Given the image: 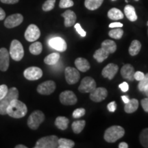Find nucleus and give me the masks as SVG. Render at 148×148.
I'll return each instance as SVG.
<instances>
[{
    "label": "nucleus",
    "mask_w": 148,
    "mask_h": 148,
    "mask_svg": "<svg viewBox=\"0 0 148 148\" xmlns=\"http://www.w3.org/2000/svg\"><path fill=\"white\" fill-rule=\"evenodd\" d=\"M107 108H108V110L111 112H113L116 110V104L115 101H111L110 103H109L107 106Z\"/></svg>",
    "instance_id": "obj_43"
},
{
    "label": "nucleus",
    "mask_w": 148,
    "mask_h": 148,
    "mask_svg": "<svg viewBox=\"0 0 148 148\" xmlns=\"http://www.w3.org/2000/svg\"><path fill=\"white\" fill-rule=\"evenodd\" d=\"M60 101L66 106L74 105L77 103V99L75 94L71 90H64L60 95Z\"/></svg>",
    "instance_id": "obj_9"
},
{
    "label": "nucleus",
    "mask_w": 148,
    "mask_h": 148,
    "mask_svg": "<svg viewBox=\"0 0 148 148\" xmlns=\"http://www.w3.org/2000/svg\"><path fill=\"white\" fill-rule=\"evenodd\" d=\"M142 108L146 112H148V97L147 98H144L141 100Z\"/></svg>",
    "instance_id": "obj_42"
},
{
    "label": "nucleus",
    "mask_w": 148,
    "mask_h": 148,
    "mask_svg": "<svg viewBox=\"0 0 148 148\" xmlns=\"http://www.w3.org/2000/svg\"><path fill=\"white\" fill-rule=\"evenodd\" d=\"M119 87L121 88V90L123 92H126L129 89V85L127 82H124L121 83V84H120L119 85Z\"/></svg>",
    "instance_id": "obj_44"
},
{
    "label": "nucleus",
    "mask_w": 148,
    "mask_h": 148,
    "mask_svg": "<svg viewBox=\"0 0 148 148\" xmlns=\"http://www.w3.org/2000/svg\"><path fill=\"white\" fill-rule=\"evenodd\" d=\"M140 143L145 148H148V128L142 130L139 136Z\"/></svg>",
    "instance_id": "obj_33"
},
{
    "label": "nucleus",
    "mask_w": 148,
    "mask_h": 148,
    "mask_svg": "<svg viewBox=\"0 0 148 148\" xmlns=\"http://www.w3.org/2000/svg\"><path fill=\"white\" fill-rule=\"evenodd\" d=\"M75 29H76L77 32L78 33V34L80 35L81 36H82V37L86 36V33L84 30V29L82 28V27H81L80 24H79V23H76V24H75Z\"/></svg>",
    "instance_id": "obj_40"
},
{
    "label": "nucleus",
    "mask_w": 148,
    "mask_h": 148,
    "mask_svg": "<svg viewBox=\"0 0 148 148\" xmlns=\"http://www.w3.org/2000/svg\"><path fill=\"white\" fill-rule=\"evenodd\" d=\"M74 5L73 1L72 0H60L59 3V7L60 8H66L73 6Z\"/></svg>",
    "instance_id": "obj_36"
},
{
    "label": "nucleus",
    "mask_w": 148,
    "mask_h": 148,
    "mask_svg": "<svg viewBox=\"0 0 148 148\" xmlns=\"http://www.w3.org/2000/svg\"><path fill=\"white\" fill-rule=\"evenodd\" d=\"M75 145V143L72 140L67 138H58V148H72Z\"/></svg>",
    "instance_id": "obj_31"
},
{
    "label": "nucleus",
    "mask_w": 148,
    "mask_h": 148,
    "mask_svg": "<svg viewBox=\"0 0 148 148\" xmlns=\"http://www.w3.org/2000/svg\"><path fill=\"white\" fill-rule=\"evenodd\" d=\"M112 1H114V0H112Z\"/></svg>",
    "instance_id": "obj_53"
},
{
    "label": "nucleus",
    "mask_w": 148,
    "mask_h": 148,
    "mask_svg": "<svg viewBox=\"0 0 148 148\" xmlns=\"http://www.w3.org/2000/svg\"><path fill=\"white\" fill-rule=\"evenodd\" d=\"M141 49V44L137 40H132L129 47V53L132 56L137 55Z\"/></svg>",
    "instance_id": "obj_27"
},
{
    "label": "nucleus",
    "mask_w": 148,
    "mask_h": 148,
    "mask_svg": "<svg viewBox=\"0 0 148 148\" xmlns=\"http://www.w3.org/2000/svg\"><path fill=\"white\" fill-rule=\"evenodd\" d=\"M10 62V53L5 48L0 49V70L6 71L9 67Z\"/></svg>",
    "instance_id": "obj_15"
},
{
    "label": "nucleus",
    "mask_w": 148,
    "mask_h": 148,
    "mask_svg": "<svg viewBox=\"0 0 148 148\" xmlns=\"http://www.w3.org/2000/svg\"><path fill=\"white\" fill-rule=\"evenodd\" d=\"M144 76H145V74H144L143 72H141V71L134 72V79H136V80H137V81L141 80V79L144 77Z\"/></svg>",
    "instance_id": "obj_41"
},
{
    "label": "nucleus",
    "mask_w": 148,
    "mask_h": 148,
    "mask_svg": "<svg viewBox=\"0 0 148 148\" xmlns=\"http://www.w3.org/2000/svg\"><path fill=\"white\" fill-rule=\"evenodd\" d=\"M101 47L109 53H113L116 50V45L113 40H105L101 43Z\"/></svg>",
    "instance_id": "obj_24"
},
{
    "label": "nucleus",
    "mask_w": 148,
    "mask_h": 148,
    "mask_svg": "<svg viewBox=\"0 0 148 148\" xmlns=\"http://www.w3.org/2000/svg\"><path fill=\"white\" fill-rule=\"evenodd\" d=\"M1 3H6V4H14L18 2L19 0H0Z\"/></svg>",
    "instance_id": "obj_45"
},
{
    "label": "nucleus",
    "mask_w": 148,
    "mask_h": 148,
    "mask_svg": "<svg viewBox=\"0 0 148 148\" xmlns=\"http://www.w3.org/2000/svg\"><path fill=\"white\" fill-rule=\"evenodd\" d=\"M23 75L28 80H37L42 77V71L36 66H30L24 71Z\"/></svg>",
    "instance_id": "obj_11"
},
{
    "label": "nucleus",
    "mask_w": 148,
    "mask_h": 148,
    "mask_svg": "<svg viewBox=\"0 0 148 148\" xmlns=\"http://www.w3.org/2000/svg\"><path fill=\"white\" fill-rule=\"evenodd\" d=\"M10 56L15 61H20L24 56L23 47L18 40H13L11 42L10 47Z\"/></svg>",
    "instance_id": "obj_6"
},
{
    "label": "nucleus",
    "mask_w": 148,
    "mask_h": 148,
    "mask_svg": "<svg viewBox=\"0 0 148 148\" xmlns=\"http://www.w3.org/2000/svg\"><path fill=\"white\" fill-rule=\"evenodd\" d=\"M51 47L58 51H64L66 49V43L63 38L60 37H53L49 40Z\"/></svg>",
    "instance_id": "obj_16"
},
{
    "label": "nucleus",
    "mask_w": 148,
    "mask_h": 148,
    "mask_svg": "<svg viewBox=\"0 0 148 148\" xmlns=\"http://www.w3.org/2000/svg\"><path fill=\"white\" fill-rule=\"evenodd\" d=\"M121 99H122V100L123 101V102H124L125 103H127L130 101V99L128 98V97H127V96H126V95L121 96Z\"/></svg>",
    "instance_id": "obj_49"
},
{
    "label": "nucleus",
    "mask_w": 148,
    "mask_h": 148,
    "mask_svg": "<svg viewBox=\"0 0 148 148\" xmlns=\"http://www.w3.org/2000/svg\"><path fill=\"white\" fill-rule=\"evenodd\" d=\"M58 146V137L55 135H51L38 139L34 148H56Z\"/></svg>",
    "instance_id": "obj_4"
},
{
    "label": "nucleus",
    "mask_w": 148,
    "mask_h": 148,
    "mask_svg": "<svg viewBox=\"0 0 148 148\" xmlns=\"http://www.w3.org/2000/svg\"><path fill=\"white\" fill-rule=\"evenodd\" d=\"M27 108L23 102L18 99H14L11 101L6 109V114L15 119H20L26 115Z\"/></svg>",
    "instance_id": "obj_1"
},
{
    "label": "nucleus",
    "mask_w": 148,
    "mask_h": 148,
    "mask_svg": "<svg viewBox=\"0 0 148 148\" xmlns=\"http://www.w3.org/2000/svg\"><path fill=\"white\" fill-rule=\"evenodd\" d=\"M45 119V114L40 110H35L29 116L27 125L30 129L36 130Z\"/></svg>",
    "instance_id": "obj_5"
},
{
    "label": "nucleus",
    "mask_w": 148,
    "mask_h": 148,
    "mask_svg": "<svg viewBox=\"0 0 148 148\" xmlns=\"http://www.w3.org/2000/svg\"><path fill=\"white\" fill-rule=\"evenodd\" d=\"M143 92H144V93H145V95L148 97V84L146 85L145 87H144Z\"/></svg>",
    "instance_id": "obj_50"
},
{
    "label": "nucleus",
    "mask_w": 148,
    "mask_h": 148,
    "mask_svg": "<svg viewBox=\"0 0 148 148\" xmlns=\"http://www.w3.org/2000/svg\"><path fill=\"white\" fill-rule=\"evenodd\" d=\"M86 113V110L84 108H77L73 112L72 116L73 118H79L81 116H83Z\"/></svg>",
    "instance_id": "obj_38"
},
{
    "label": "nucleus",
    "mask_w": 148,
    "mask_h": 148,
    "mask_svg": "<svg viewBox=\"0 0 148 148\" xmlns=\"http://www.w3.org/2000/svg\"><path fill=\"white\" fill-rule=\"evenodd\" d=\"M118 69H119V67L116 64L110 63L103 68L102 71H101V74H102V76L105 78L112 79L115 76Z\"/></svg>",
    "instance_id": "obj_17"
},
{
    "label": "nucleus",
    "mask_w": 148,
    "mask_h": 148,
    "mask_svg": "<svg viewBox=\"0 0 148 148\" xmlns=\"http://www.w3.org/2000/svg\"><path fill=\"white\" fill-rule=\"evenodd\" d=\"M125 130L123 127L119 125H113L108 127L105 131L104 140L108 143H114L124 136Z\"/></svg>",
    "instance_id": "obj_2"
},
{
    "label": "nucleus",
    "mask_w": 148,
    "mask_h": 148,
    "mask_svg": "<svg viewBox=\"0 0 148 148\" xmlns=\"http://www.w3.org/2000/svg\"><path fill=\"white\" fill-rule=\"evenodd\" d=\"M5 17V12L2 8H0V21L3 20Z\"/></svg>",
    "instance_id": "obj_47"
},
{
    "label": "nucleus",
    "mask_w": 148,
    "mask_h": 148,
    "mask_svg": "<svg viewBox=\"0 0 148 148\" xmlns=\"http://www.w3.org/2000/svg\"><path fill=\"white\" fill-rule=\"evenodd\" d=\"M123 27V24L119 23V22H114V23H111L109 25V27L113 28V27Z\"/></svg>",
    "instance_id": "obj_46"
},
{
    "label": "nucleus",
    "mask_w": 148,
    "mask_h": 148,
    "mask_svg": "<svg viewBox=\"0 0 148 148\" xmlns=\"http://www.w3.org/2000/svg\"><path fill=\"white\" fill-rule=\"evenodd\" d=\"M15 148H27V147L23 145H17L15 146Z\"/></svg>",
    "instance_id": "obj_51"
},
{
    "label": "nucleus",
    "mask_w": 148,
    "mask_h": 148,
    "mask_svg": "<svg viewBox=\"0 0 148 148\" xmlns=\"http://www.w3.org/2000/svg\"><path fill=\"white\" fill-rule=\"evenodd\" d=\"M23 21V16L21 14H13L5 19L4 25L7 28H13L21 24Z\"/></svg>",
    "instance_id": "obj_12"
},
{
    "label": "nucleus",
    "mask_w": 148,
    "mask_h": 148,
    "mask_svg": "<svg viewBox=\"0 0 148 148\" xmlns=\"http://www.w3.org/2000/svg\"><path fill=\"white\" fill-rule=\"evenodd\" d=\"M148 84V73L147 74H145V76L141 80L139 81V83H138V88L139 89L140 91L143 92V88L145 86Z\"/></svg>",
    "instance_id": "obj_37"
},
{
    "label": "nucleus",
    "mask_w": 148,
    "mask_h": 148,
    "mask_svg": "<svg viewBox=\"0 0 148 148\" xmlns=\"http://www.w3.org/2000/svg\"><path fill=\"white\" fill-rule=\"evenodd\" d=\"M64 73H65L66 82L69 84H73L77 83L80 77V74H79L78 70L73 67H71V66L66 67Z\"/></svg>",
    "instance_id": "obj_10"
},
{
    "label": "nucleus",
    "mask_w": 148,
    "mask_h": 148,
    "mask_svg": "<svg viewBox=\"0 0 148 148\" xmlns=\"http://www.w3.org/2000/svg\"><path fill=\"white\" fill-rule=\"evenodd\" d=\"M108 95V91L105 88H96L90 92V98L95 102H100L105 99Z\"/></svg>",
    "instance_id": "obj_14"
},
{
    "label": "nucleus",
    "mask_w": 148,
    "mask_h": 148,
    "mask_svg": "<svg viewBox=\"0 0 148 148\" xmlns=\"http://www.w3.org/2000/svg\"><path fill=\"white\" fill-rule=\"evenodd\" d=\"M147 25H148V23H147Z\"/></svg>",
    "instance_id": "obj_54"
},
{
    "label": "nucleus",
    "mask_w": 148,
    "mask_h": 148,
    "mask_svg": "<svg viewBox=\"0 0 148 148\" xmlns=\"http://www.w3.org/2000/svg\"><path fill=\"white\" fill-rule=\"evenodd\" d=\"M8 88L6 85L5 84L0 85V100L5 97V95H6L7 92H8Z\"/></svg>",
    "instance_id": "obj_39"
},
{
    "label": "nucleus",
    "mask_w": 148,
    "mask_h": 148,
    "mask_svg": "<svg viewBox=\"0 0 148 148\" xmlns=\"http://www.w3.org/2000/svg\"><path fill=\"white\" fill-rule=\"evenodd\" d=\"M25 38L27 41L33 42L36 41L39 38L40 36V31L39 28L34 24L29 25L26 29L25 32Z\"/></svg>",
    "instance_id": "obj_8"
},
{
    "label": "nucleus",
    "mask_w": 148,
    "mask_h": 148,
    "mask_svg": "<svg viewBox=\"0 0 148 148\" xmlns=\"http://www.w3.org/2000/svg\"><path fill=\"white\" fill-rule=\"evenodd\" d=\"M95 79L90 77H85L81 81L78 90L81 92H90L96 88Z\"/></svg>",
    "instance_id": "obj_7"
},
{
    "label": "nucleus",
    "mask_w": 148,
    "mask_h": 148,
    "mask_svg": "<svg viewBox=\"0 0 148 148\" xmlns=\"http://www.w3.org/2000/svg\"><path fill=\"white\" fill-rule=\"evenodd\" d=\"M138 108V101L136 99H130L124 106V110L127 113H132Z\"/></svg>",
    "instance_id": "obj_21"
},
{
    "label": "nucleus",
    "mask_w": 148,
    "mask_h": 148,
    "mask_svg": "<svg viewBox=\"0 0 148 148\" xmlns=\"http://www.w3.org/2000/svg\"><path fill=\"white\" fill-rule=\"evenodd\" d=\"M55 3L56 0H47V1H45V2L43 3L42 6V10L48 12V11L53 10V8H54Z\"/></svg>",
    "instance_id": "obj_35"
},
{
    "label": "nucleus",
    "mask_w": 148,
    "mask_h": 148,
    "mask_svg": "<svg viewBox=\"0 0 148 148\" xmlns=\"http://www.w3.org/2000/svg\"><path fill=\"white\" fill-rule=\"evenodd\" d=\"M134 1H139V0H134Z\"/></svg>",
    "instance_id": "obj_52"
},
{
    "label": "nucleus",
    "mask_w": 148,
    "mask_h": 148,
    "mask_svg": "<svg viewBox=\"0 0 148 148\" xmlns=\"http://www.w3.org/2000/svg\"><path fill=\"white\" fill-rule=\"evenodd\" d=\"M103 0H85L84 5L90 10H95L99 8L102 4Z\"/></svg>",
    "instance_id": "obj_25"
},
{
    "label": "nucleus",
    "mask_w": 148,
    "mask_h": 148,
    "mask_svg": "<svg viewBox=\"0 0 148 148\" xmlns=\"http://www.w3.org/2000/svg\"><path fill=\"white\" fill-rule=\"evenodd\" d=\"M85 125H86V121L84 120H78L72 123L71 127L75 134H79L84 128Z\"/></svg>",
    "instance_id": "obj_29"
},
{
    "label": "nucleus",
    "mask_w": 148,
    "mask_h": 148,
    "mask_svg": "<svg viewBox=\"0 0 148 148\" xmlns=\"http://www.w3.org/2000/svg\"><path fill=\"white\" fill-rule=\"evenodd\" d=\"M124 13L126 17L128 18L130 21H135L137 19V15H136L135 9L132 5H127L124 8Z\"/></svg>",
    "instance_id": "obj_23"
},
{
    "label": "nucleus",
    "mask_w": 148,
    "mask_h": 148,
    "mask_svg": "<svg viewBox=\"0 0 148 148\" xmlns=\"http://www.w3.org/2000/svg\"><path fill=\"white\" fill-rule=\"evenodd\" d=\"M108 16L111 20H119L123 18V14L119 9L113 8L108 11Z\"/></svg>",
    "instance_id": "obj_28"
},
{
    "label": "nucleus",
    "mask_w": 148,
    "mask_h": 148,
    "mask_svg": "<svg viewBox=\"0 0 148 148\" xmlns=\"http://www.w3.org/2000/svg\"><path fill=\"white\" fill-rule=\"evenodd\" d=\"M134 67L130 64H126L122 66L121 69V74L123 78L129 79V80H134Z\"/></svg>",
    "instance_id": "obj_19"
},
{
    "label": "nucleus",
    "mask_w": 148,
    "mask_h": 148,
    "mask_svg": "<svg viewBox=\"0 0 148 148\" xmlns=\"http://www.w3.org/2000/svg\"><path fill=\"white\" fill-rule=\"evenodd\" d=\"M119 148H128V145H127V143H125V142H122V143H119Z\"/></svg>",
    "instance_id": "obj_48"
},
{
    "label": "nucleus",
    "mask_w": 148,
    "mask_h": 148,
    "mask_svg": "<svg viewBox=\"0 0 148 148\" xmlns=\"http://www.w3.org/2000/svg\"><path fill=\"white\" fill-rule=\"evenodd\" d=\"M60 59V54L58 53H52L47 56L44 59V62L49 65H53L58 62Z\"/></svg>",
    "instance_id": "obj_30"
},
{
    "label": "nucleus",
    "mask_w": 148,
    "mask_h": 148,
    "mask_svg": "<svg viewBox=\"0 0 148 148\" xmlns=\"http://www.w3.org/2000/svg\"><path fill=\"white\" fill-rule=\"evenodd\" d=\"M18 91L17 88L15 87H12L8 89V92L5 97L0 100V114H6V109L8 105L10 104L11 101L14 99H18Z\"/></svg>",
    "instance_id": "obj_3"
},
{
    "label": "nucleus",
    "mask_w": 148,
    "mask_h": 148,
    "mask_svg": "<svg viewBox=\"0 0 148 148\" xmlns=\"http://www.w3.org/2000/svg\"><path fill=\"white\" fill-rule=\"evenodd\" d=\"M62 16L64 18V25L65 27H71L75 23L76 21V14L71 10H66L62 14Z\"/></svg>",
    "instance_id": "obj_18"
},
{
    "label": "nucleus",
    "mask_w": 148,
    "mask_h": 148,
    "mask_svg": "<svg viewBox=\"0 0 148 148\" xmlns=\"http://www.w3.org/2000/svg\"><path fill=\"white\" fill-rule=\"evenodd\" d=\"M109 53L108 51H106L105 49H103L102 47L99 48L97 50L95 51V52L93 54V58L97 61L98 62H102L103 60H106L108 58Z\"/></svg>",
    "instance_id": "obj_22"
},
{
    "label": "nucleus",
    "mask_w": 148,
    "mask_h": 148,
    "mask_svg": "<svg viewBox=\"0 0 148 148\" xmlns=\"http://www.w3.org/2000/svg\"><path fill=\"white\" fill-rule=\"evenodd\" d=\"M75 64L77 70L82 72H86L90 69L89 62L84 58H77L75 60Z\"/></svg>",
    "instance_id": "obj_20"
},
{
    "label": "nucleus",
    "mask_w": 148,
    "mask_h": 148,
    "mask_svg": "<svg viewBox=\"0 0 148 148\" xmlns=\"http://www.w3.org/2000/svg\"><path fill=\"white\" fill-rule=\"evenodd\" d=\"M123 34V31L120 28H116L114 29H111L109 32L108 35L111 38L114 39H120Z\"/></svg>",
    "instance_id": "obj_34"
},
{
    "label": "nucleus",
    "mask_w": 148,
    "mask_h": 148,
    "mask_svg": "<svg viewBox=\"0 0 148 148\" xmlns=\"http://www.w3.org/2000/svg\"><path fill=\"white\" fill-rule=\"evenodd\" d=\"M29 51L31 53L34 55H38L42 52V45L41 42H34L29 46Z\"/></svg>",
    "instance_id": "obj_32"
},
{
    "label": "nucleus",
    "mask_w": 148,
    "mask_h": 148,
    "mask_svg": "<svg viewBox=\"0 0 148 148\" xmlns=\"http://www.w3.org/2000/svg\"><path fill=\"white\" fill-rule=\"evenodd\" d=\"M69 120L65 116H58L55 120V125L58 129L64 130L67 128Z\"/></svg>",
    "instance_id": "obj_26"
},
{
    "label": "nucleus",
    "mask_w": 148,
    "mask_h": 148,
    "mask_svg": "<svg viewBox=\"0 0 148 148\" xmlns=\"http://www.w3.org/2000/svg\"><path fill=\"white\" fill-rule=\"evenodd\" d=\"M56 84L52 80H48L40 84L37 87V91L41 95H48L54 92Z\"/></svg>",
    "instance_id": "obj_13"
}]
</instances>
